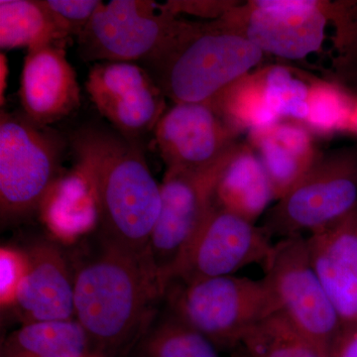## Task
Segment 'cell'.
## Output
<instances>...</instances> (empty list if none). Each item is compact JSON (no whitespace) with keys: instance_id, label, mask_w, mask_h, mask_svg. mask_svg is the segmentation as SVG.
<instances>
[{"instance_id":"obj_23","label":"cell","mask_w":357,"mask_h":357,"mask_svg":"<svg viewBox=\"0 0 357 357\" xmlns=\"http://www.w3.org/2000/svg\"><path fill=\"white\" fill-rule=\"evenodd\" d=\"M238 349L236 357H330L278 312L253 328Z\"/></svg>"},{"instance_id":"obj_27","label":"cell","mask_w":357,"mask_h":357,"mask_svg":"<svg viewBox=\"0 0 357 357\" xmlns=\"http://www.w3.org/2000/svg\"><path fill=\"white\" fill-rule=\"evenodd\" d=\"M27 269L24 251L4 246L0 249V305L14 307Z\"/></svg>"},{"instance_id":"obj_28","label":"cell","mask_w":357,"mask_h":357,"mask_svg":"<svg viewBox=\"0 0 357 357\" xmlns=\"http://www.w3.org/2000/svg\"><path fill=\"white\" fill-rule=\"evenodd\" d=\"M52 13L57 16L70 37L79 36L88 25L98 7V0H44Z\"/></svg>"},{"instance_id":"obj_13","label":"cell","mask_w":357,"mask_h":357,"mask_svg":"<svg viewBox=\"0 0 357 357\" xmlns=\"http://www.w3.org/2000/svg\"><path fill=\"white\" fill-rule=\"evenodd\" d=\"M155 139L167 169L208 168L229 154L241 135L213 103H175L161 117Z\"/></svg>"},{"instance_id":"obj_12","label":"cell","mask_w":357,"mask_h":357,"mask_svg":"<svg viewBox=\"0 0 357 357\" xmlns=\"http://www.w3.org/2000/svg\"><path fill=\"white\" fill-rule=\"evenodd\" d=\"M86 89L98 112L128 139L155 130L165 114V95L149 72L135 63H96Z\"/></svg>"},{"instance_id":"obj_33","label":"cell","mask_w":357,"mask_h":357,"mask_svg":"<svg viewBox=\"0 0 357 357\" xmlns=\"http://www.w3.org/2000/svg\"><path fill=\"white\" fill-rule=\"evenodd\" d=\"M347 133L357 136V98L354 100V109H352L351 119H349V126H347Z\"/></svg>"},{"instance_id":"obj_11","label":"cell","mask_w":357,"mask_h":357,"mask_svg":"<svg viewBox=\"0 0 357 357\" xmlns=\"http://www.w3.org/2000/svg\"><path fill=\"white\" fill-rule=\"evenodd\" d=\"M273 244L261 227L215 206L176 263L167 286L232 276L253 264L263 266Z\"/></svg>"},{"instance_id":"obj_24","label":"cell","mask_w":357,"mask_h":357,"mask_svg":"<svg viewBox=\"0 0 357 357\" xmlns=\"http://www.w3.org/2000/svg\"><path fill=\"white\" fill-rule=\"evenodd\" d=\"M136 344L140 357H220L210 340L169 312L154 318Z\"/></svg>"},{"instance_id":"obj_10","label":"cell","mask_w":357,"mask_h":357,"mask_svg":"<svg viewBox=\"0 0 357 357\" xmlns=\"http://www.w3.org/2000/svg\"><path fill=\"white\" fill-rule=\"evenodd\" d=\"M328 1L252 0L236 4L220 20L263 53L302 60L318 52L326 37Z\"/></svg>"},{"instance_id":"obj_34","label":"cell","mask_w":357,"mask_h":357,"mask_svg":"<svg viewBox=\"0 0 357 357\" xmlns=\"http://www.w3.org/2000/svg\"><path fill=\"white\" fill-rule=\"evenodd\" d=\"M86 357H100V356H86Z\"/></svg>"},{"instance_id":"obj_20","label":"cell","mask_w":357,"mask_h":357,"mask_svg":"<svg viewBox=\"0 0 357 357\" xmlns=\"http://www.w3.org/2000/svg\"><path fill=\"white\" fill-rule=\"evenodd\" d=\"M69 33L44 0L0 1V47L29 49L67 44Z\"/></svg>"},{"instance_id":"obj_14","label":"cell","mask_w":357,"mask_h":357,"mask_svg":"<svg viewBox=\"0 0 357 357\" xmlns=\"http://www.w3.org/2000/svg\"><path fill=\"white\" fill-rule=\"evenodd\" d=\"M66 45L29 49L20 77L23 114L40 126L67 117L81 105L77 74L66 56Z\"/></svg>"},{"instance_id":"obj_2","label":"cell","mask_w":357,"mask_h":357,"mask_svg":"<svg viewBox=\"0 0 357 357\" xmlns=\"http://www.w3.org/2000/svg\"><path fill=\"white\" fill-rule=\"evenodd\" d=\"M164 298L148 256H138L100 238V248L74 273L75 319L89 344L115 356L146 332Z\"/></svg>"},{"instance_id":"obj_25","label":"cell","mask_w":357,"mask_h":357,"mask_svg":"<svg viewBox=\"0 0 357 357\" xmlns=\"http://www.w3.org/2000/svg\"><path fill=\"white\" fill-rule=\"evenodd\" d=\"M354 100L356 98L340 84L314 79L309 84L307 114L302 124L314 136L347 133Z\"/></svg>"},{"instance_id":"obj_4","label":"cell","mask_w":357,"mask_h":357,"mask_svg":"<svg viewBox=\"0 0 357 357\" xmlns=\"http://www.w3.org/2000/svg\"><path fill=\"white\" fill-rule=\"evenodd\" d=\"M163 299L169 312L218 349L238 347L253 328L277 312L264 279L236 275L190 283L171 282Z\"/></svg>"},{"instance_id":"obj_29","label":"cell","mask_w":357,"mask_h":357,"mask_svg":"<svg viewBox=\"0 0 357 357\" xmlns=\"http://www.w3.org/2000/svg\"><path fill=\"white\" fill-rule=\"evenodd\" d=\"M237 3L238 2L229 0H170L165 2L169 10L175 15L188 13L213 20L222 17Z\"/></svg>"},{"instance_id":"obj_32","label":"cell","mask_w":357,"mask_h":357,"mask_svg":"<svg viewBox=\"0 0 357 357\" xmlns=\"http://www.w3.org/2000/svg\"><path fill=\"white\" fill-rule=\"evenodd\" d=\"M357 61V23L356 29H354V35H352L351 46L345 54L344 58L342 59V65L349 64V63H354Z\"/></svg>"},{"instance_id":"obj_17","label":"cell","mask_w":357,"mask_h":357,"mask_svg":"<svg viewBox=\"0 0 357 357\" xmlns=\"http://www.w3.org/2000/svg\"><path fill=\"white\" fill-rule=\"evenodd\" d=\"M248 143L266 171L276 202L307 175L321 156L314 135L302 123L292 121L250 131Z\"/></svg>"},{"instance_id":"obj_7","label":"cell","mask_w":357,"mask_h":357,"mask_svg":"<svg viewBox=\"0 0 357 357\" xmlns=\"http://www.w3.org/2000/svg\"><path fill=\"white\" fill-rule=\"evenodd\" d=\"M357 206V148L321 154L311 170L265 213L270 238L304 236L325 229Z\"/></svg>"},{"instance_id":"obj_18","label":"cell","mask_w":357,"mask_h":357,"mask_svg":"<svg viewBox=\"0 0 357 357\" xmlns=\"http://www.w3.org/2000/svg\"><path fill=\"white\" fill-rule=\"evenodd\" d=\"M45 225L60 238L70 241L98 225L95 185L86 169L77 162L61 173L39 208Z\"/></svg>"},{"instance_id":"obj_5","label":"cell","mask_w":357,"mask_h":357,"mask_svg":"<svg viewBox=\"0 0 357 357\" xmlns=\"http://www.w3.org/2000/svg\"><path fill=\"white\" fill-rule=\"evenodd\" d=\"M69 139L40 126L23 112L0 116V215L2 225L20 222L39 211L61 175Z\"/></svg>"},{"instance_id":"obj_31","label":"cell","mask_w":357,"mask_h":357,"mask_svg":"<svg viewBox=\"0 0 357 357\" xmlns=\"http://www.w3.org/2000/svg\"><path fill=\"white\" fill-rule=\"evenodd\" d=\"M7 77H8V64H7V58L6 54L1 52L0 54V102L1 107H3L4 95H6Z\"/></svg>"},{"instance_id":"obj_6","label":"cell","mask_w":357,"mask_h":357,"mask_svg":"<svg viewBox=\"0 0 357 357\" xmlns=\"http://www.w3.org/2000/svg\"><path fill=\"white\" fill-rule=\"evenodd\" d=\"M165 3L152 0L102 2L77 37V51L86 62H142L158 57L184 30Z\"/></svg>"},{"instance_id":"obj_8","label":"cell","mask_w":357,"mask_h":357,"mask_svg":"<svg viewBox=\"0 0 357 357\" xmlns=\"http://www.w3.org/2000/svg\"><path fill=\"white\" fill-rule=\"evenodd\" d=\"M263 267L277 312L331 354L344 325L312 267L307 237L277 241Z\"/></svg>"},{"instance_id":"obj_26","label":"cell","mask_w":357,"mask_h":357,"mask_svg":"<svg viewBox=\"0 0 357 357\" xmlns=\"http://www.w3.org/2000/svg\"><path fill=\"white\" fill-rule=\"evenodd\" d=\"M270 105L279 119L296 122L306 119L309 84L295 76L284 66H267L261 69Z\"/></svg>"},{"instance_id":"obj_3","label":"cell","mask_w":357,"mask_h":357,"mask_svg":"<svg viewBox=\"0 0 357 357\" xmlns=\"http://www.w3.org/2000/svg\"><path fill=\"white\" fill-rule=\"evenodd\" d=\"M264 53L218 18L192 22L145 69L174 103L208 102L261 62Z\"/></svg>"},{"instance_id":"obj_9","label":"cell","mask_w":357,"mask_h":357,"mask_svg":"<svg viewBox=\"0 0 357 357\" xmlns=\"http://www.w3.org/2000/svg\"><path fill=\"white\" fill-rule=\"evenodd\" d=\"M234 149L208 168L167 169L160 185L161 211L149 244L164 294L174 266L215 208L218 184Z\"/></svg>"},{"instance_id":"obj_30","label":"cell","mask_w":357,"mask_h":357,"mask_svg":"<svg viewBox=\"0 0 357 357\" xmlns=\"http://www.w3.org/2000/svg\"><path fill=\"white\" fill-rule=\"evenodd\" d=\"M330 357H357V328L344 331Z\"/></svg>"},{"instance_id":"obj_16","label":"cell","mask_w":357,"mask_h":357,"mask_svg":"<svg viewBox=\"0 0 357 357\" xmlns=\"http://www.w3.org/2000/svg\"><path fill=\"white\" fill-rule=\"evenodd\" d=\"M314 271L342 319L357 328V206L337 222L307 237Z\"/></svg>"},{"instance_id":"obj_1","label":"cell","mask_w":357,"mask_h":357,"mask_svg":"<svg viewBox=\"0 0 357 357\" xmlns=\"http://www.w3.org/2000/svg\"><path fill=\"white\" fill-rule=\"evenodd\" d=\"M68 139L77 162L95 185L100 238L149 257L150 241L161 211V188L139 142L98 126L77 129Z\"/></svg>"},{"instance_id":"obj_22","label":"cell","mask_w":357,"mask_h":357,"mask_svg":"<svg viewBox=\"0 0 357 357\" xmlns=\"http://www.w3.org/2000/svg\"><path fill=\"white\" fill-rule=\"evenodd\" d=\"M211 102L225 123L239 134L268 128L281 121L270 105L260 69L239 79Z\"/></svg>"},{"instance_id":"obj_21","label":"cell","mask_w":357,"mask_h":357,"mask_svg":"<svg viewBox=\"0 0 357 357\" xmlns=\"http://www.w3.org/2000/svg\"><path fill=\"white\" fill-rule=\"evenodd\" d=\"M89 347L76 319L26 324L4 340L0 357H86Z\"/></svg>"},{"instance_id":"obj_15","label":"cell","mask_w":357,"mask_h":357,"mask_svg":"<svg viewBox=\"0 0 357 357\" xmlns=\"http://www.w3.org/2000/svg\"><path fill=\"white\" fill-rule=\"evenodd\" d=\"M23 251L27 269L14 304L23 325L75 319L74 274L61 249L39 239Z\"/></svg>"},{"instance_id":"obj_19","label":"cell","mask_w":357,"mask_h":357,"mask_svg":"<svg viewBox=\"0 0 357 357\" xmlns=\"http://www.w3.org/2000/svg\"><path fill=\"white\" fill-rule=\"evenodd\" d=\"M274 202L259 157L248 143H238L218 182L215 206L255 223Z\"/></svg>"}]
</instances>
